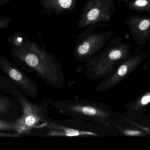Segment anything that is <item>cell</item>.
Here are the masks:
<instances>
[{
	"label": "cell",
	"instance_id": "1",
	"mask_svg": "<svg viewBox=\"0 0 150 150\" xmlns=\"http://www.w3.org/2000/svg\"><path fill=\"white\" fill-rule=\"evenodd\" d=\"M11 56L23 70L36 74L47 85L57 89L64 87L65 79L62 64L44 44L40 45L29 40L20 48L12 49Z\"/></svg>",
	"mask_w": 150,
	"mask_h": 150
},
{
	"label": "cell",
	"instance_id": "2",
	"mask_svg": "<svg viewBox=\"0 0 150 150\" xmlns=\"http://www.w3.org/2000/svg\"><path fill=\"white\" fill-rule=\"evenodd\" d=\"M131 47L119 37L109 41L104 49L85 62V72L90 79L98 80L109 76L130 56Z\"/></svg>",
	"mask_w": 150,
	"mask_h": 150
},
{
	"label": "cell",
	"instance_id": "3",
	"mask_svg": "<svg viewBox=\"0 0 150 150\" xmlns=\"http://www.w3.org/2000/svg\"><path fill=\"white\" fill-rule=\"evenodd\" d=\"M50 105L62 115L95 123L107 130L118 113L104 103L88 100H52Z\"/></svg>",
	"mask_w": 150,
	"mask_h": 150
},
{
	"label": "cell",
	"instance_id": "4",
	"mask_svg": "<svg viewBox=\"0 0 150 150\" xmlns=\"http://www.w3.org/2000/svg\"><path fill=\"white\" fill-rule=\"evenodd\" d=\"M35 132H40L38 136L45 137H102L112 136L100 125L74 118L64 120L50 118L34 130L31 135Z\"/></svg>",
	"mask_w": 150,
	"mask_h": 150
},
{
	"label": "cell",
	"instance_id": "5",
	"mask_svg": "<svg viewBox=\"0 0 150 150\" xmlns=\"http://www.w3.org/2000/svg\"><path fill=\"white\" fill-rule=\"evenodd\" d=\"M15 98L19 100L22 105L23 115L16 120L14 131L22 137L31 136L34 130L50 118L47 108L52 100L43 99L40 102L34 103L29 100L21 90Z\"/></svg>",
	"mask_w": 150,
	"mask_h": 150
},
{
	"label": "cell",
	"instance_id": "6",
	"mask_svg": "<svg viewBox=\"0 0 150 150\" xmlns=\"http://www.w3.org/2000/svg\"><path fill=\"white\" fill-rule=\"evenodd\" d=\"M103 23H105L91 24L78 36L74 49V56L80 63H85L99 53L113 36L114 33L111 30L96 31Z\"/></svg>",
	"mask_w": 150,
	"mask_h": 150
},
{
	"label": "cell",
	"instance_id": "7",
	"mask_svg": "<svg viewBox=\"0 0 150 150\" xmlns=\"http://www.w3.org/2000/svg\"><path fill=\"white\" fill-rule=\"evenodd\" d=\"M115 0H88L85 3L78 22L79 29L97 23L112 21Z\"/></svg>",
	"mask_w": 150,
	"mask_h": 150
},
{
	"label": "cell",
	"instance_id": "8",
	"mask_svg": "<svg viewBox=\"0 0 150 150\" xmlns=\"http://www.w3.org/2000/svg\"><path fill=\"white\" fill-rule=\"evenodd\" d=\"M145 52L137 49L122 62L115 70L96 86L95 92H103L118 85L136 71L147 57Z\"/></svg>",
	"mask_w": 150,
	"mask_h": 150
},
{
	"label": "cell",
	"instance_id": "9",
	"mask_svg": "<svg viewBox=\"0 0 150 150\" xmlns=\"http://www.w3.org/2000/svg\"><path fill=\"white\" fill-rule=\"evenodd\" d=\"M0 69L6 77L27 96L36 99L39 94L38 86L18 65L0 55Z\"/></svg>",
	"mask_w": 150,
	"mask_h": 150
},
{
	"label": "cell",
	"instance_id": "10",
	"mask_svg": "<svg viewBox=\"0 0 150 150\" xmlns=\"http://www.w3.org/2000/svg\"><path fill=\"white\" fill-rule=\"evenodd\" d=\"M125 23L138 44L142 45L150 41V16H129Z\"/></svg>",
	"mask_w": 150,
	"mask_h": 150
},
{
	"label": "cell",
	"instance_id": "11",
	"mask_svg": "<svg viewBox=\"0 0 150 150\" xmlns=\"http://www.w3.org/2000/svg\"><path fill=\"white\" fill-rule=\"evenodd\" d=\"M23 115L21 102L14 97L0 92V119L12 121L17 120Z\"/></svg>",
	"mask_w": 150,
	"mask_h": 150
},
{
	"label": "cell",
	"instance_id": "12",
	"mask_svg": "<svg viewBox=\"0 0 150 150\" xmlns=\"http://www.w3.org/2000/svg\"><path fill=\"white\" fill-rule=\"evenodd\" d=\"M113 136L128 137H149L144 131L130 125L124 118L122 114L118 113L112 120L108 129Z\"/></svg>",
	"mask_w": 150,
	"mask_h": 150
},
{
	"label": "cell",
	"instance_id": "13",
	"mask_svg": "<svg viewBox=\"0 0 150 150\" xmlns=\"http://www.w3.org/2000/svg\"><path fill=\"white\" fill-rule=\"evenodd\" d=\"M150 106V89L145 91L138 97L125 105V115L133 118H139L144 116L147 108Z\"/></svg>",
	"mask_w": 150,
	"mask_h": 150
},
{
	"label": "cell",
	"instance_id": "14",
	"mask_svg": "<svg viewBox=\"0 0 150 150\" xmlns=\"http://www.w3.org/2000/svg\"><path fill=\"white\" fill-rule=\"evenodd\" d=\"M79 0H38L44 13L60 15L76 8Z\"/></svg>",
	"mask_w": 150,
	"mask_h": 150
},
{
	"label": "cell",
	"instance_id": "15",
	"mask_svg": "<svg viewBox=\"0 0 150 150\" xmlns=\"http://www.w3.org/2000/svg\"><path fill=\"white\" fill-rule=\"evenodd\" d=\"M0 90L5 94L16 97L20 89L13 84L6 76L0 74Z\"/></svg>",
	"mask_w": 150,
	"mask_h": 150
},
{
	"label": "cell",
	"instance_id": "16",
	"mask_svg": "<svg viewBox=\"0 0 150 150\" xmlns=\"http://www.w3.org/2000/svg\"><path fill=\"white\" fill-rule=\"evenodd\" d=\"M6 40L12 50L20 48L29 40L28 36L21 32H16L10 35Z\"/></svg>",
	"mask_w": 150,
	"mask_h": 150
},
{
	"label": "cell",
	"instance_id": "17",
	"mask_svg": "<svg viewBox=\"0 0 150 150\" xmlns=\"http://www.w3.org/2000/svg\"><path fill=\"white\" fill-rule=\"evenodd\" d=\"M130 9L150 14V0H132L128 4Z\"/></svg>",
	"mask_w": 150,
	"mask_h": 150
},
{
	"label": "cell",
	"instance_id": "18",
	"mask_svg": "<svg viewBox=\"0 0 150 150\" xmlns=\"http://www.w3.org/2000/svg\"><path fill=\"white\" fill-rule=\"evenodd\" d=\"M16 120L8 121L0 119V131H14Z\"/></svg>",
	"mask_w": 150,
	"mask_h": 150
},
{
	"label": "cell",
	"instance_id": "19",
	"mask_svg": "<svg viewBox=\"0 0 150 150\" xmlns=\"http://www.w3.org/2000/svg\"><path fill=\"white\" fill-rule=\"evenodd\" d=\"M123 117L125 120L131 126H133V127H137L138 129H140L144 131L145 133L148 135L149 137H150V127H148V126H144V125H142L139 124L137 123L132 120L128 118V117H125L122 114Z\"/></svg>",
	"mask_w": 150,
	"mask_h": 150
},
{
	"label": "cell",
	"instance_id": "20",
	"mask_svg": "<svg viewBox=\"0 0 150 150\" xmlns=\"http://www.w3.org/2000/svg\"><path fill=\"white\" fill-rule=\"evenodd\" d=\"M12 21V18L9 16H0V29L2 30L8 28Z\"/></svg>",
	"mask_w": 150,
	"mask_h": 150
},
{
	"label": "cell",
	"instance_id": "21",
	"mask_svg": "<svg viewBox=\"0 0 150 150\" xmlns=\"http://www.w3.org/2000/svg\"><path fill=\"white\" fill-rule=\"evenodd\" d=\"M0 137H1L19 138L22 137L21 135L18 134L15 131L13 132H10L7 131H0Z\"/></svg>",
	"mask_w": 150,
	"mask_h": 150
},
{
	"label": "cell",
	"instance_id": "22",
	"mask_svg": "<svg viewBox=\"0 0 150 150\" xmlns=\"http://www.w3.org/2000/svg\"><path fill=\"white\" fill-rule=\"evenodd\" d=\"M11 0H0V7L6 6L11 1Z\"/></svg>",
	"mask_w": 150,
	"mask_h": 150
},
{
	"label": "cell",
	"instance_id": "23",
	"mask_svg": "<svg viewBox=\"0 0 150 150\" xmlns=\"http://www.w3.org/2000/svg\"><path fill=\"white\" fill-rule=\"evenodd\" d=\"M115 1H116V0H115ZM124 1H126V0H124Z\"/></svg>",
	"mask_w": 150,
	"mask_h": 150
}]
</instances>
